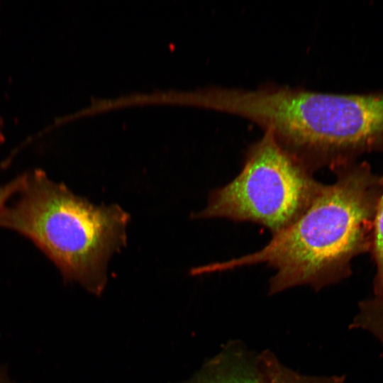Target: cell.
<instances>
[{"instance_id":"obj_1","label":"cell","mask_w":383,"mask_h":383,"mask_svg":"<svg viewBox=\"0 0 383 383\" xmlns=\"http://www.w3.org/2000/svg\"><path fill=\"white\" fill-rule=\"evenodd\" d=\"M333 172L335 182L324 184L304 213L273 234L260 250L198 267L196 274L265 263L275 270L269 281V295L303 285L318 292L346 278L351 273L352 260L370 250L382 177L363 162Z\"/></svg>"},{"instance_id":"obj_2","label":"cell","mask_w":383,"mask_h":383,"mask_svg":"<svg viewBox=\"0 0 383 383\" xmlns=\"http://www.w3.org/2000/svg\"><path fill=\"white\" fill-rule=\"evenodd\" d=\"M17 195L0 213V227L32 241L65 280L101 295L110 258L126 245L130 214L118 204H92L40 170L27 173Z\"/></svg>"},{"instance_id":"obj_3","label":"cell","mask_w":383,"mask_h":383,"mask_svg":"<svg viewBox=\"0 0 383 383\" xmlns=\"http://www.w3.org/2000/svg\"><path fill=\"white\" fill-rule=\"evenodd\" d=\"M323 185L270 133L265 132L248 149L239 174L211 191L206 206L191 217L252 222L273 235L296 221Z\"/></svg>"},{"instance_id":"obj_4","label":"cell","mask_w":383,"mask_h":383,"mask_svg":"<svg viewBox=\"0 0 383 383\" xmlns=\"http://www.w3.org/2000/svg\"><path fill=\"white\" fill-rule=\"evenodd\" d=\"M257 355L243 343L230 340L196 374L181 383H263Z\"/></svg>"},{"instance_id":"obj_5","label":"cell","mask_w":383,"mask_h":383,"mask_svg":"<svg viewBox=\"0 0 383 383\" xmlns=\"http://www.w3.org/2000/svg\"><path fill=\"white\" fill-rule=\"evenodd\" d=\"M263 383H344L345 375L311 376L299 373L284 365L269 350L258 354Z\"/></svg>"},{"instance_id":"obj_6","label":"cell","mask_w":383,"mask_h":383,"mask_svg":"<svg viewBox=\"0 0 383 383\" xmlns=\"http://www.w3.org/2000/svg\"><path fill=\"white\" fill-rule=\"evenodd\" d=\"M350 328L368 331L383 348V296H374L360 302Z\"/></svg>"},{"instance_id":"obj_7","label":"cell","mask_w":383,"mask_h":383,"mask_svg":"<svg viewBox=\"0 0 383 383\" xmlns=\"http://www.w3.org/2000/svg\"><path fill=\"white\" fill-rule=\"evenodd\" d=\"M370 250L377 267L374 280V296H383V177L382 189L374 216Z\"/></svg>"},{"instance_id":"obj_8","label":"cell","mask_w":383,"mask_h":383,"mask_svg":"<svg viewBox=\"0 0 383 383\" xmlns=\"http://www.w3.org/2000/svg\"><path fill=\"white\" fill-rule=\"evenodd\" d=\"M27 179V173L16 177L12 181L0 187V213L10 199L23 189Z\"/></svg>"},{"instance_id":"obj_9","label":"cell","mask_w":383,"mask_h":383,"mask_svg":"<svg viewBox=\"0 0 383 383\" xmlns=\"http://www.w3.org/2000/svg\"><path fill=\"white\" fill-rule=\"evenodd\" d=\"M0 383H14L11 381L5 371L0 369Z\"/></svg>"},{"instance_id":"obj_10","label":"cell","mask_w":383,"mask_h":383,"mask_svg":"<svg viewBox=\"0 0 383 383\" xmlns=\"http://www.w3.org/2000/svg\"><path fill=\"white\" fill-rule=\"evenodd\" d=\"M2 126H3L2 121H1V119L0 118V144L4 141V135L2 132Z\"/></svg>"}]
</instances>
